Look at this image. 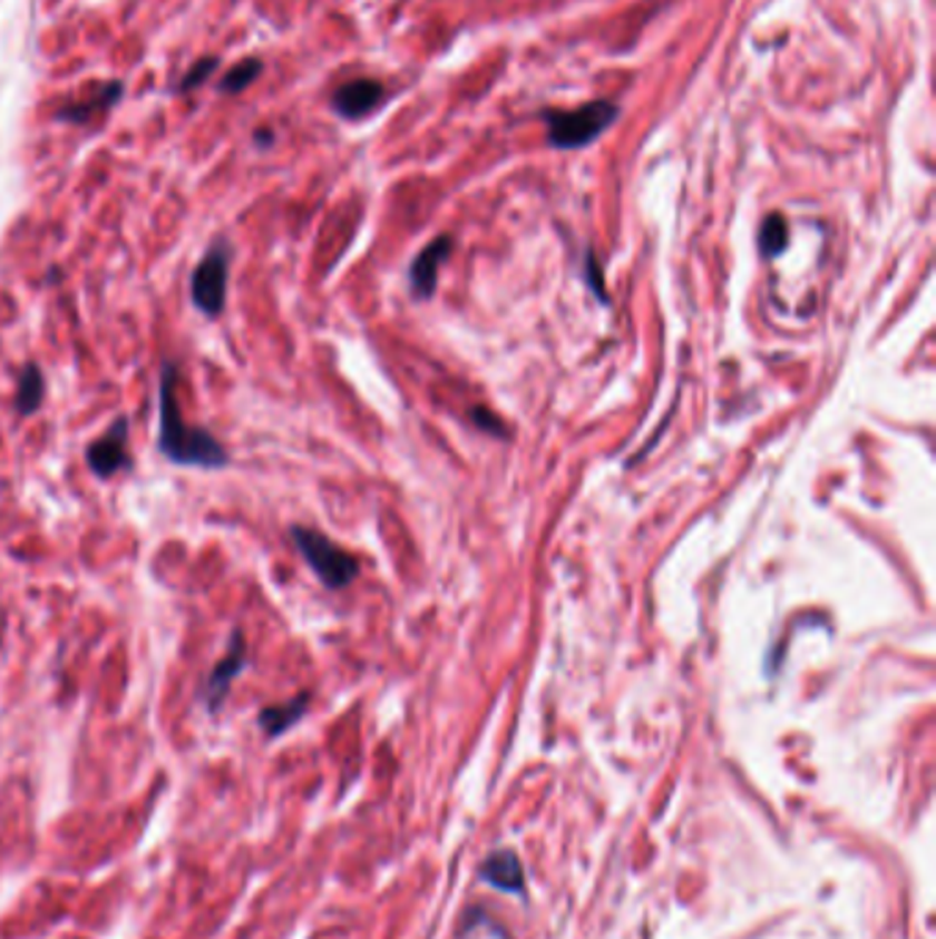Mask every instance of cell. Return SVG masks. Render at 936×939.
<instances>
[{
	"instance_id": "16",
	"label": "cell",
	"mask_w": 936,
	"mask_h": 939,
	"mask_svg": "<svg viewBox=\"0 0 936 939\" xmlns=\"http://www.w3.org/2000/svg\"><path fill=\"white\" fill-rule=\"evenodd\" d=\"M470 421L476 423V427L481 429V431H489V434H506V431H503L500 418H497L495 412L481 410V407H478V410H472V412H470Z\"/></svg>"
},
{
	"instance_id": "12",
	"label": "cell",
	"mask_w": 936,
	"mask_h": 939,
	"mask_svg": "<svg viewBox=\"0 0 936 939\" xmlns=\"http://www.w3.org/2000/svg\"><path fill=\"white\" fill-rule=\"evenodd\" d=\"M45 401V376H41L39 365H26L20 374V385H17L14 404L20 415H33Z\"/></svg>"
},
{
	"instance_id": "8",
	"label": "cell",
	"mask_w": 936,
	"mask_h": 939,
	"mask_svg": "<svg viewBox=\"0 0 936 939\" xmlns=\"http://www.w3.org/2000/svg\"><path fill=\"white\" fill-rule=\"evenodd\" d=\"M121 97H124V86L118 80L94 82V86H88L86 91H82L80 99L64 105V108L56 114V118L67 124H88V121H94V118L108 114V110Z\"/></svg>"
},
{
	"instance_id": "5",
	"label": "cell",
	"mask_w": 936,
	"mask_h": 939,
	"mask_svg": "<svg viewBox=\"0 0 936 939\" xmlns=\"http://www.w3.org/2000/svg\"><path fill=\"white\" fill-rule=\"evenodd\" d=\"M247 667V640L245 632L234 629L228 637V652H225L223 659H217L215 667L206 676L204 689H201V698H204V706L209 708V714H217L228 698V689L236 678L245 673Z\"/></svg>"
},
{
	"instance_id": "9",
	"label": "cell",
	"mask_w": 936,
	"mask_h": 939,
	"mask_svg": "<svg viewBox=\"0 0 936 939\" xmlns=\"http://www.w3.org/2000/svg\"><path fill=\"white\" fill-rule=\"evenodd\" d=\"M448 256L450 236H437L435 242H429V245L418 253V258H415L410 267L412 292L418 294V297H431V294L437 292V275H440V267L446 264Z\"/></svg>"
},
{
	"instance_id": "14",
	"label": "cell",
	"mask_w": 936,
	"mask_h": 939,
	"mask_svg": "<svg viewBox=\"0 0 936 939\" xmlns=\"http://www.w3.org/2000/svg\"><path fill=\"white\" fill-rule=\"evenodd\" d=\"M264 72V63L259 58H245V61L234 63L228 72L223 75L221 91L223 94H242L247 86H253Z\"/></svg>"
},
{
	"instance_id": "7",
	"label": "cell",
	"mask_w": 936,
	"mask_h": 939,
	"mask_svg": "<svg viewBox=\"0 0 936 939\" xmlns=\"http://www.w3.org/2000/svg\"><path fill=\"white\" fill-rule=\"evenodd\" d=\"M333 110L341 118L358 121V118L374 114L379 105L384 102V86L374 78H358L349 80L335 88L333 94Z\"/></svg>"
},
{
	"instance_id": "2",
	"label": "cell",
	"mask_w": 936,
	"mask_h": 939,
	"mask_svg": "<svg viewBox=\"0 0 936 939\" xmlns=\"http://www.w3.org/2000/svg\"><path fill=\"white\" fill-rule=\"evenodd\" d=\"M618 105L607 102V99H594L574 110H544L542 118L547 124V144L563 151L585 149L618 121Z\"/></svg>"
},
{
	"instance_id": "15",
	"label": "cell",
	"mask_w": 936,
	"mask_h": 939,
	"mask_svg": "<svg viewBox=\"0 0 936 939\" xmlns=\"http://www.w3.org/2000/svg\"><path fill=\"white\" fill-rule=\"evenodd\" d=\"M217 63H221V58H217V56H206V58H201V61H195L193 67H189V72L185 75V78L179 80L176 91H179V94H189V91H193V88L204 86V82L209 80L212 75H215Z\"/></svg>"
},
{
	"instance_id": "13",
	"label": "cell",
	"mask_w": 936,
	"mask_h": 939,
	"mask_svg": "<svg viewBox=\"0 0 936 939\" xmlns=\"http://www.w3.org/2000/svg\"><path fill=\"white\" fill-rule=\"evenodd\" d=\"M758 247L767 258L780 256V253L788 247V221L780 212H772L767 215V221L761 223V232H758Z\"/></svg>"
},
{
	"instance_id": "3",
	"label": "cell",
	"mask_w": 936,
	"mask_h": 939,
	"mask_svg": "<svg viewBox=\"0 0 936 939\" xmlns=\"http://www.w3.org/2000/svg\"><path fill=\"white\" fill-rule=\"evenodd\" d=\"M292 539H294V545H298L302 558H305V564L313 569V575L322 580V586L338 590V588H347L349 583L358 577V571H360L358 558L349 555L343 547H338L333 539H328L322 530L305 528V525H294Z\"/></svg>"
},
{
	"instance_id": "4",
	"label": "cell",
	"mask_w": 936,
	"mask_h": 939,
	"mask_svg": "<svg viewBox=\"0 0 936 939\" xmlns=\"http://www.w3.org/2000/svg\"><path fill=\"white\" fill-rule=\"evenodd\" d=\"M228 273H231V247L225 239H217L206 251V256L195 264L193 277H189V294L193 303L204 316L215 319L225 311V294H228Z\"/></svg>"
},
{
	"instance_id": "1",
	"label": "cell",
	"mask_w": 936,
	"mask_h": 939,
	"mask_svg": "<svg viewBox=\"0 0 936 939\" xmlns=\"http://www.w3.org/2000/svg\"><path fill=\"white\" fill-rule=\"evenodd\" d=\"M176 374L179 365L174 360H165L159 369L157 407H159V434L157 448L168 462L182 464V468H204L221 470L228 464V451L212 431L201 427H189L182 415L179 399H176Z\"/></svg>"
},
{
	"instance_id": "10",
	"label": "cell",
	"mask_w": 936,
	"mask_h": 939,
	"mask_svg": "<svg viewBox=\"0 0 936 939\" xmlns=\"http://www.w3.org/2000/svg\"><path fill=\"white\" fill-rule=\"evenodd\" d=\"M484 882L495 884V888L506 890V893H523V862L517 860V854L511 852H497L484 862L481 868Z\"/></svg>"
},
{
	"instance_id": "6",
	"label": "cell",
	"mask_w": 936,
	"mask_h": 939,
	"mask_svg": "<svg viewBox=\"0 0 936 939\" xmlns=\"http://www.w3.org/2000/svg\"><path fill=\"white\" fill-rule=\"evenodd\" d=\"M129 442V421L127 418H116L110 429L103 437L86 448V462L97 478H113L116 472L133 468V457L127 453Z\"/></svg>"
},
{
	"instance_id": "11",
	"label": "cell",
	"mask_w": 936,
	"mask_h": 939,
	"mask_svg": "<svg viewBox=\"0 0 936 939\" xmlns=\"http://www.w3.org/2000/svg\"><path fill=\"white\" fill-rule=\"evenodd\" d=\"M305 708H308V693H300L298 698L286 701V704L262 708V714H259V725H262L266 736L275 740V736L286 734V731L298 723L302 714H305Z\"/></svg>"
}]
</instances>
